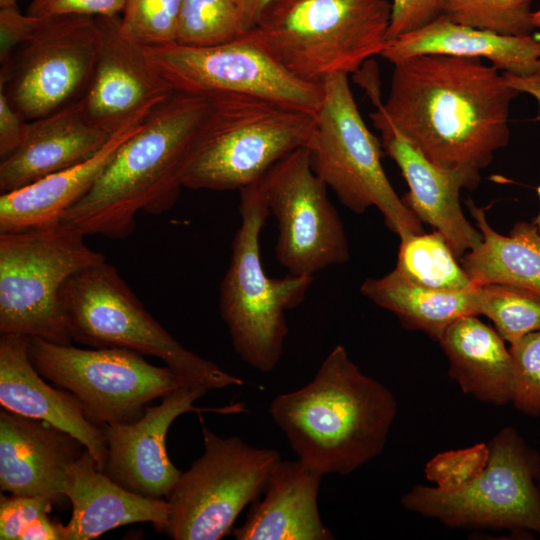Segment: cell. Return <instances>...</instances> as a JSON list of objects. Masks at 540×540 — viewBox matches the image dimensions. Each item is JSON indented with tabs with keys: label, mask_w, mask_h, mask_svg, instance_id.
<instances>
[{
	"label": "cell",
	"mask_w": 540,
	"mask_h": 540,
	"mask_svg": "<svg viewBox=\"0 0 540 540\" xmlns=\"http://www.w3.org/2000/svg\"><path fill=\"white\" fill-rule=\"evenodd\" d=\"M211 100V95L174 92L121 145L62 222L85 235L125 239L138 212L169 210L208 133Z\"/></svg>",
	"instance_id": "cell-2"
},
{
	"label": "cell",
	"mask_w": 540,
	"mask_h": 540,
	"mask_svg": "<svg viewBox=\"0 0 540 540\" xmlns=\"http://www.w3.org/2000/svg\"><path fill=\"white\" fill-rule=\"evenodd\" d=\"M206 138L187 170L184 187L241 190L279 160L306 146L315 115L268 99L214 94Z\"/></svg>",
	"instance_id": "cell-8"
},
{
	"label": "cell",
	"mask_w": 540,
	"mask_h": 540,
	"mask_svg": "<svg viewBox=\"0 0 540 540\" xmlns=\"http://www.w3.org/2000/svg\"><path fill=\"white\" fill-rule=\"evenodd\" d=\"M112 135L93 126L79 101L29 121L24 140L1 159L0 192H12L94 156Z\"/></svg>",
	"instance_id": "cell-21"
},
{
	"label": "cell",
	"mask_w": 540,
	"mask_h": 540,
	"mask_svg": "<svg viewBox=\"0 0 540 540\" xmlns=\"http://www.w3.org/2000/svg\"><path fill=\"white\" fill-rule=\"evenodd\" d=\"M514 383L511 403L521 413L540 416V330L510 344Z\"/></svg>",
	"instance_id": "cell-34"
},
{
	"label": "cell",
	"mask_w": 540,
	"mask_h": 540,
	"mask_svg": "<svg viewBox=\"0 0 540 540\" xmlns=\"http://www.w3.org/2000/svg\"><path fill=\"white\" fill-rule=\"evenodd\" d=\"M269 414L305 464L322 475H346L383 451L397 401L338 344L311 381L271 401Z\"/></svg>",
	"instance_id": "cell-3"
},
{
	"label": "cell",
	"mask_w": 540,
	"mask_h": 540,
	"mask_svg": "<svg viewBox=\"0 0 540 540\" xmlns=\"http://www.w3.org/2000/svg\"><path fill=\"white\" fill-rule=\"evenodd\" d=\"M96 21L99 51L79 104L93 126L113 135L145 120L175 91L150 60L147 47L122 34L120 16L96 17Z\"/></svg>",
	"instance_id": "cell-16"
},
{
	"label": "cell",
	"mask_w": 540,
	"mask_h": 540,
	"mask_svg": "<svg viewBox=\"0 0 540 540\" xmlns=\"http://www.w3.org/2000/svg\"><path fill=\"white\" fill-rule=\"evenodd\" d=\"M206 392L182 386L163 397L158 405L148 406L136 421L102 427L107 447L103 472L138 495L167 497L182 473L166 451L168 429L180 415L199 411L194 402Z\"/></svg>",
	"instance_id": "cell-17"
},
{
	"label": "cell",
	"mask_w": 540,
	"mask_h": 540,
	"mask_svg": "<svg viewBox=\"0 0 540 540\" xmlns=\"http://www.w3.org/2000/svg\"><path fill=\"white\" fill-rule=\"evenodd\" d=\"M54 504V500L44 496L1 495L0 539L19 540L21 533L35 520L48 514Z\"/></svg>",
	"instance_id": "cell-36"
},
{
	"label": "cell",
	"mask_w": 540,
	"mask_h": 540,
	"mask_svg": "<svg viewBox=\"0 0 540 540\" xmlns=\"http://www.w3.org/2000/svg\"><path fill=\"white\" fill-rule=\"evenodd\" d=\"M504 341L476 315L445 329L438 342L449 361V376L463 393L493 405L511 403L513 363Z\"/></svg>",
	"instance_id": "cell-26"
},
{
	"label": "cell",
	"mask_w": 540,
	"mask_h": 540,
	"mask_svg": "<svg viewBox=\"0 0 540 540\" xmlns=\"http://www.w3.org/2000/svg\"><path fill=\"white\" fill-rule=\"evenodd\" d=\"M60 297L73 341L156 357L187 385L207 391L244 384L241 378L178 342L106 261L71 276Z\"/></svg>",
	"instance_id": "cell-5"
},
{
	"label": "cell",
	"mask_w": 540,
	"mask_h": 540,
	"mask_svg": "<svg viewBox=\"0 0 540 540\" xmlns=\"http://www.w3.org/2000/svg\"><path fill=\"white\" fill-rule=\"evenodd\" d=\"M531 95L540 103V81L536 82L533 85L531 89ZM537 193L540 199V186L537 188ZM531 222L536 226V228L540 232V209L537 216L533 218Z\"/></svg>",
	"instance_id": "cell-43"
},
{
	"label": "cell",
	"mask_w": 540,
	"mask_h": 540,
	"mask_svg": "<svg viewBox=\"0 0 540 540\" xmlns=\"http://www.w3.org/2000/svg\"><path fill=\"white\" fill-rule=\"evenodd\" d=\"M390 19L387 0H272L252 29L291 75L322 83L380 55Z\"/></svg>",
	"instance_id": "cell-4"
},
{
	"label": "cell",
	"mask_w": 540,
	"mask_h": 540,
	"mask_svg": "<svg viewBox=\"0 0 540 540\" xmlns=\"http://www.w3.org/2000/svg\"><path fill=\"white\" fill-rule=\"evenodd\" d=\"M17 7V0H0V8Z\"/></svg>",
	"instance_id": "cell-45"
},
{
	"label": "cell",
	"mask_w": 540,
	"mask_h": 540,
	"mask_svg": "<svg viewBox=\"0 0 540 540\" xmlns=\"http://www.w3.org/2000/svg\"><path fill=\"white\" fill-rule=\"evenodd\" d=\"M147 53L175 92L250 95L314 115L322 104V83L306 82L291 75L252 28L216 46L171 44L147 47Z\"/></svg>",
	"instance_id": "cell-13"
},
{
	"label": "cell",
	"mask_w": 540,
	"mask_h": 540,
	"mask_svg": "<svg viewBox=\"0 0 540 540\" xmlns=\"http://www.w3.org/2000/svg\"><path fill=\"white\" fill-rule=\"evenodd\" d=\"M63 493L72 504L66 540L95 539L138 522H150L158 531L168 517L167 500L144 497L117 484L87 449L69 468Z\"/></svg>",
	"instance_id": "cell-24"
},
{
	"label": "cell",
	"mask_w": 540,
	"mask_h": 540,
	"mask_svg": "<svg viewBox=\"0 0 540 540\" xmlns=\"http://www.w3.org/2000/svg\"><path fill=\"white\" fill-rule=\"evenodd\" d=\"M30 337L0 336V404L18 415L42 420L63 430L87 449L103 471L107 447L104 431L86 416L69 391L47 384L29 356Z\"/></svg>",
	"instance_id": "cell-20"
},
{
	"label": "cell",
	"mask_w": 540,
	"mask_h": 540,
	"mask_svg": "<svg viewBox=\"0 0 540 540\" xmlns=\"http://www.w3.org/2000/svg\"><path fill=\"white\" fill-rule=\"evenodd\" d=\"M320 472L299 458L280 460L263 486L243 525L233 530L237 540H332L319 509Z\"/></svg>",
	"instance_id": "cell-22"
},
{
	"label": "cell",
	"mask_w": 540,
	"mask_h": 540,
	"mask_svg": "<svg viewBox=\"0 0 540 540\" xmlns=\"http://www.w3.org/2000/svg\"><path fill=\"white\" fill-rule=\"evenodd\" d=\"M272 0H243L244 21L247 30L252 28L263 8Z\"/></svg>",
	"instance_id": "cell-42"
},
{
	"label": "cell",
	"mask_w": 540,
	"mask_h": 540,
	"mask_svg": "<svg viewBox=\"0 0 540 540\" xmlns=\"http://www.w3.org/2000/svg\"><path fill=\"white\" fill-rule=\"evenodd\" d=\"M19 540H66L65 525L52 521L45 514L29 525Z\"/></svg>",
	"instance_id": "cell-41"
},
{
	"label": "cell",
	"mask_w": 540,
	"mask_h": 540,
	"mask_svg": "<svg viewBox=\"0 0 540 540\" xmlns=\"http://www.w3.org/2000/svg\"><path fill=\"white\" fill-rule=\"evenodd\" d=\"M29 356L43 378L72 393L101 428L134 422L153 400L187 385L168 366L122 348L82 349L30 337Z\"/></svg>",
	"instance_id": "cell-12"
},
{
	"label": "cell",
	"mask_w": 540,
	"mask_h": 540,
	"mask_svg": "<svg viewBox=\"0 0 540 540\" xmlns=\"http://www.w3.org/2000/svg\"><path fill=\"white\" fill-rule=\"evenodd\" d=\"M28 128L26 121L9 103L0 90V157L9 156L25 138Z\"/></svg>",
	"instance_id": "cell-40"
},
{
	"label": "cell",
	"mask_w": 540,
	"mask_h": 540,
	"mask_svg": "<svg viewBox=\"0 0 540 540\" xmlns=\"http://www.w3.org/2000/svg\"><path fill=\"white\" fill-rule=\"evenodd\" d=\"M126 0H31L26 13L37 19L66 15L115 17Z\"/></svg>",
	"instance_id": "cell-37"
},
{
	"label": "cell",
	"mask_w": 540,
	"mask_h": 540,
	"mask_svg": "<svg viewBox=\"0 0 540 540\" xmlns=\"http://www.w3.org/2000/svg\"><path fill=\"white\" fill-rule=\"evenodd\" d=\"M482 473L455 491L415 485L401 505L452 528L507 529L540 534V489L535 479L539 454L507 426L488 443Z\"/></svg>",
	"instance_id": "cell-10"
},
{
	"label": "cell",
	"mask_w": 540,
	"mask_h": 540,
	"mask_svg": "<svg viewBox=\"0 0 540 540\" xmlns=\"http://www.w3.org/2000/svg\"><path fill=\"white\" fill-rule=\"evenodd\" d=\"M204 452L182 472L167 496L168 517L158 530L174 540H219L258 496L280 454L202 426Z\"/></svg>",
	"instance_id": "cell-11"
},
{
	"label": "cell",
	"mask_w": 540,
	"mask_h": 540,
	"mask_svg": "<svg viewBox=\"0 0 540 540\" xmlns=\"http://www.w3.org/2000/svg\"><path fill=\"white\" fill-rule=\"evenodd\" d=\"M182 0H126L120 30L144 47L175 44Z\"/></svg>",
	"instance_id": "cell-33"
},
{
	"label": "cell",
	"mask_w": 540,
	"mask_h": 540,
	"mask_svg": "<svg viewBox=\"0 0 540 540\" xmlns=\"http://www.w3.org/2000/svg\"><path fill=\"white\" fill-rule=\"evenodd\" d=\"M144 121V120H143ZM132 123L116 133L91 158L0 196V233L53 226L94 186L121 145L141 126Z\"/></svg>",
	"instance_id": "cell-25"
},
{
	"label": "cell",
	"mask_w": 540,
	"mask_h": 540,
	"mask_svg": "<svg viewBox=\"0 0 540 540\" xmlns=\"http://www.w3.org/2000/svg\"><path fill=\"white\" fill-rule=\"evenodd\" d=\"M360 292L374 304L393 312L404 327L420 330L438 341L457 319L479 315V287L436 289L415 284L396 268L379 278H367Z\"/></svg>",
	"instance_id": "cell-28"
},
{
	"label": "cell",
	"mask_w": 540,
	"mask_h": 540,
	"mask_svg": "<svg viewBox=\"0 0 540 540\" xmlns=\"http://www.w3.org/2000/svg\"><path fill=\"white\" fill-rule=\"evenodd\" d=\"M375 107L370 118L381 133L382 148L409 187L402 201L421 222L445 237L456 257H462L481 243L482 234L464 216L460 190L475 189L480 178L435 165L393 126L379 106Z\"/></svg>",
	"instance_id": "cell-18"
},
{
	"label": "cell",
	"mask_w": 540,
	"mask_h": 540,
	"mask_svg": "<svg viewBox=\"0 0 540 540\" xmlns=\"http://www.w3.org/2000/svg\"><path fill=\"white\" fill-rule=\"evenodd\" d=\"M99 46L96 17L39 19L0 69V90L26 121L48 116L82 99Z\"/></svg>",
	"instance_id": "cell-14"
},
{
	"label": "cell",
	"mask_w": 540,
	"mask_h": 540,
	"mask_svg": "<svg viewBox=\"0 0 540 540\" xmlns=\"http://www.w3.org/2000/svg\"><path fill=\"white\" fill-rule=\"evenodd\" d=\"M85 447L51 424L0 410V489L59 503L68 470Z\"/></svg>",
	"instance_id": "cell-19"
},
{
	"label": "cell",
	"mask_w": 540,
	"mask_h": 540,
	"mask_svg": "<svg viewBox=\"0 0 540 540\" xmlns=\"http://www.w3.org/2000/svg\"><path fill=\"white\" fill-rule=\"evenodd\" d=\"M393 65L388 97L374 105L435 165L480 178L509 142L519 92L480 59L430 54Z\"/></svg>",
	"instance_id": "cell-1"
},
{
	"label": "cell",
	"mask_w": 540,
	"mask_h": 540,
	"mask_svg": "<svg viewBox=\"0 0 540 540\" xmlns=\"http://www.w3.org/2000/svg\"><path fill=\"white\" fill-rule=\"evenodd\" d=\"M479 315L488 317L508 343L540 330V295L514 286H479Z\"/></svg>",
	"instance_id": "cell-31"
},
{
	"label": "cell",
	"mask_w": 540,
	"mask_h": 540,
	"mask_svg": "<svg viewBox=\"0 0 540 540\" xmlns=\"http://www.w3.org/2000/svg\"><path fill=\"white\" fill-rule=\"evenodd\" d=\"M85 234L59 224L0 233V333L71 345L60 292L79 271L105 261Z\"/></svg>",
	"instance_id": "cell-7"
},
{
	"label": "cell",
	"mask_w": 540,
	"mask_h": 540,
	"mask_svg": "<svg viewBox=\"0 0 540 540\" xmlns=\"http://www.w3.org/2000/svg\"><path fill=\"white\" fill-rule=\"evenodd\" d=\"M535 479H536L537 485H538V487L540 489V455H539V458H538V461H537Z\"/></svg>",
	"instance_id": "cell-46"
},
{
	"label": "cell",
	"mask_w": 540,
	"mask_h": 540,
	"mask_svg": "<svg viewBox=\"0 0 540 540\" xmlns=\"http://www.w3.org/2000/svg\"><path fill=\"white\" fill-rule=\"evenodd\" d=\"M445 0H392L387 39L416 30L443 13Z\"/></svg>",
	"instance_id": "cell-38"
},
{
	"label": "cell",
	"mask_w": 540,
	"mask_h": 540,
	"mask_svg": "<svg viewBox=\"0 0 540 540\" xmlns=\"http://www.w3.org/2000/svg\"><path fill=\"white\" fill-rule=\"evenodd\" d=\"M269 214L258 182L240 190L241 223L219 290V311L234 351L263 373L278 365L288 333L286 312L302 303L314 277L265 273L260 234Z\"/></svg>",
	"instance_id": "cell-6"
},
{
	"label": "cell",
	"mask_w": 540,
	"mask_h": 540,
	"mask_svg": "<svg viewBox=\"0 0 540 540\" xmlns=\"http://www.w3.org/2000/svg\"><path fill=\"white\" fill-rule=\"evenodd\" d=\"M481 243L461 257L474 286L502 284L540 295V232L532 222H517L508 236L496 232L483 208L467 202Z\"/></svg>",
	"instance_id": "cell-27"
},
{
	"label": "cell",
	"mask_w": 540,
	"mask_h": 540,
	"mask_svg": "<svg viewBox=\"0 0 540 540\" xmlns=\"http://www.w3.org/2000/svg\"><path fill=\"white\" fill-rule=\"evenodd\" d=\"M258 185L277 221L276 258L288 273L314 276L349 260L343 223L305 146L275 163Z\"/></svg>",
	"instance_id": "cell-15"
},
{
	"label": "cell",
	"mask_w": 540,
	"mask_h": 540,
	"mask_svg": "<svg viewBox=\"0 0 540 540\" xmlns=\"http://www.w3.org/2000/svg\"><path fill=\"white\" fill-rule=\"evenodd\" d=\"M37 18L22 13L17 7L0 8V64L4 67L14 50L31 37Z\"/></svg>",
	"instance_id": "cell-39"
},
{
	"label": "cell",
	"mask_w": 540,
	"mask_h": 540,
	"mask_svg": "<svg viewBox=\"0 0 540 540\" xmlns=\"http://www.w3.org/2000/svg\"><path fill=\"white\" fill-rule=\"evenodd\" d=\"M445 237L410 233L400 238L396 269L411 282L436 289H469L474 284L455 258Z\"/></svg>",
	"instance_id": "cell-29"
},
{
	"label": "cell",
	"mask_w": 540,
	"mask_h": 540,
	"mask_svg": "<svg viewBox=\"0 0 540 540\" xmlns=\"http://www.w3.org/2000/svg\"><path fill=\"white\" fill-rule=\"evenodd\" d=\"M489 446L477 443L467 448L438 453L425 466V477L443 491L458 490L476 477L487 465Z\"/></svg>",
	"instance_id": "cell-35"
},
{
	"label": "cell",
	"mask_w": 540,
	"mask_h": 540,
	"mask_svg": "<svg viewBox=\"0 0 540 540\" xmlns=\"http://www.w3.org/2000/svg\"><path fill=\"white\" fill-rule=\"evenodd\" d=\"M533 24L535 28L540 29V9L533 13ZM536 74L540 76V64Z\"/></svg>",
	"instance_id": "cell-44"
},
{
	"label": "cell",
	"mask_w": 540,
	"mask_h": 540,
	"mask_svg": "<svg viewBox=\"0 0 540 540\" xmlns=\"http://www.w3.org/2000/svg\"><path fill=\"white\" fill-rule=\"evenodd\" d=\"M322 104L306 148L314 173L356 214L374 206L399 238L422 233V222L399 198L382 165L381 141L365 124L348 75L323 82Z\"/></svg>",
	"instance_id": "cell-9"
},
{
	"label": "cell",
	"mask_w": 540,
	"mask_h": 540,
	"mask_svg": "<svg viewBox=\"0 0 540 540\" xmlns=\"http://www.w3.org/2000/svg\"><path fill=\"white\" fill-rule=\"evenodd\" d=\"M487 60L504 73L529 76L540 64V39L508 36L457 23L441 14L426 25L389 40L380 54L392 64L420 55Z\"/></svg>",
	"instance_id": "cell-23"
},
{
	"label": "cell",
	"mask_w": 540,
	"mask_h": 540,
	"mask_svg": "<svg viewBox=\"0 0 540 540\" xmlns=\"http://www.w3.org/2000/svg\"><path fill=\"white\" fill-rule=\"evenodd\" d=\"M246 31L243 0H182L175 44L216 46Z\"/></svg>",
	"instance_id": "cell-30"
},
{
	"label": "cell",
	"mask_w": 540,
	"mask_h": 540,
	"mask_svg": "<svg viewBox=\"0 0 540 540\" xmlns=\"http://www.w3.org/2000/svg\"><path fill=\"white\" fill-rule=\"evenodd\" d=\"M532 0H445L443 15L454 22L501 35L526 36L535 29Z\"/></svg>",
	"instance_id": "cell-32"
}]
</instances>
